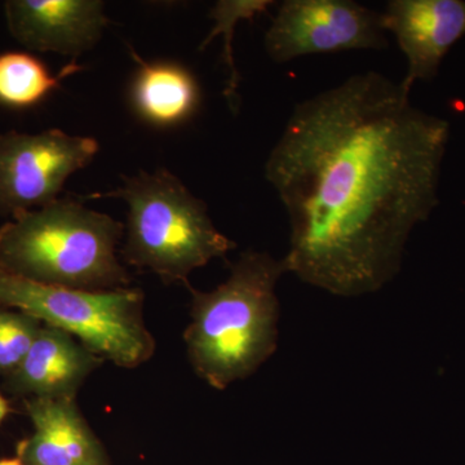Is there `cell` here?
Masks as SVG:
<instances>
[{
  "mask_svg": "<svg viewBox=\"0 0 465 465\" xmlns=\"http://www.w3.org/2000/svg\"><path fill=\"white\" fill-rule=\"evenodd\" d=\"M124 225L82 201L65 198L12 217L0 228V265L54 286L125 289L130 274L116 256Z\"/></svg>",
  "mask_w": 465,
  "mask_h": 465,
  "instance_id": "3957f363",
  "label": "cell"
},
{
  "mask_svg": "<svg viewBox=\"0 0 465 465\" xmlns=\"http://www.w3.org/2000/svg\"><path fill=\"white\" fill-rule=\"evenodd\" d=\"M26 409L35 430L24 448L27 465H105L74 400L33 399Z\"/></svg>",
  "mask_w": 465,
  "mask_h": 465,
  "instance_id": "8fae6325",
  "label": "cell"
},
{
  "mask_svg": "<svg viewBox=\"0 0 465 465\" xmlns=\"http://www.w3.org/2000/svg\"><path fill=\"white\" fill-rule=\"evenodd\" d=\"M79 70L81 66L73 61L57 75H52L33 54L5 52L0 54V105L18 110L33 108L60 88L64 78Z\"/></svg>",
  "mask_w": 465,
  "mask_h": 465,
  "instance_id": "4fadbf2b",
  "label": "cell"
},
{
  "mask_svg": "<svg viewBox=\"0 0 465 465\" xmlns=\"http://www.w3.org/2000/svg\"><path fill=\"white\" fill-rule=\"evenodd\" d=\"M286 273L283 259L247 251L215 290L201 292L189 287L192 321L183 341L193 369L208 385L225 390L273 356L280 335L275 287Z\"/></svg>",
  "mask_w": 465,
  "mask_h": 465,
  "instance_id": "7a4b0ae2",
  "label": "cell"
},
{
  "mask_svg": "<svg viewBox=\"0 0 465 465\" xmlns=\"http://www.w3.org/2000/svg\"><path fill=\"white\" fill-rule=\"evenodd\" d=\"M0 304L69 333L116 366L134 369L154 354V338L143 322V295L133 287L67 289L27 280L0 265Z\"/></svg>",
  "mask_w": 465,
  "mask_h": 465,
  "instance_id": "5b68a950",
  "label": "cell"
},
{
  "mask_svg": "<svg viewBox=\"0 0 465 465\" xmlns=\"http://www.w3.org/2000/svg\"><path fill=\"white\" fill-rule=\"evenodd\" d=\"M42 322L29 314L0 309V374L12 375L32 348Z\"/></svg>",
  "mask_w": 465,
  "mask_h": 465,
  "instance_id": "9a60e30c",
  "label": "cell"
},
{
  "mask_svg": "<svg viewBox=\"0 0 465 465\" xmlns=\"http://www.w3.org/2000/svg\"><path fill=\"white\" fill-rule=\"evenodd\" d=\"M449 137L448 121L376 72L298 104L265 163L289 216L287 272L344 298L390 283L439 204Z\"/></svg>",
  "mask_w": 465,
  "mask_h": 465,
  "instance_id": "6da1fadb",
  "label": "cell"
},
{
  "mask_svg": "<svg viewBox=\"0 0 465 465\" xmlns=\"http://www.w3.org/2000/svg\"><path fill=\"white\" fill-rule=\"evenodd\" d=\"M101 357L72 335L42 324L21 365L9 375L12 391L34 399L74 400Z\"/></svg>",
  "mask_w": 465,
  "mask_h": 465,
  "instance_id": "30bf717a",
  "label": "cell"
},
{
  "mask_svg": "<svg viewBox=\"0 0 465 465\" xmlns=\"http://www.w3.org/2000/svg\"><path fill=\"white\" fill-rule=\"evenodd\" d=\"M8 414V405L5 402V400L0 396V423H2L3 419L5 418V415Z\"/></svg>",
  "mask_w": 465,
  "mask_h": 465,
  "instance_id": "2e32d148",
  "label": "cell"
},
{
  "mask_svg": "<svg viewBox=\"0 0 465 465\" xmlns=\"http://www.w3.org/2000/svg\"><path fill=\"white\" fill-rule=\"evenodd\" d=\"M271 5H273L271 0H219L208 14V18L213 21V27L201 43L200 50H204L220 34L224 35L223 58L228 69L224 96L232 113H237L240 109L238 90H240L241 81L240 72L235 66L234 54H232V36H234L235 27L242 20L252 21L258 15L264 14Z\"/></svg>",
  "mask_w": 465,
  "mask_h": 465,
  "instance_id": "5bb4252c",
  "label": "cell"
},
{
  "mask_svg": "<svg viewBox=\"0 0 465 465\" xmlns=\"http://www.w3.org/2000/svg\"><path fill=\"white\" fill-rule=\"evenodd\" d=\"M96 139L58 128L0 134V215L15 217L58 200L72 174L99 153Z\"/></svg>",
  "mask_w": 465,
  "mask_h": 465,
  "instance_id": "8992f818",
  "label": "cell"
},
{
  "mask_svg": "<svg viewBox=\"0 0 465 465\" xmlns=\"http://www.w3.org/2000/svg\"><path fill=\"white\" fill-rule=\"evenodd\" d=\"M114 191L79 200L118 198L128 206L125 262L157 274L164 283H185L195 269L224 258L234 241L217 231L207 204L166 168L124 176Z\"/></svg>",
  "mask_w": 465,
  "mask_h": 465,
  "instance_id": "277c9868",
  "label": "cell"
},
{
  "mask_svg": "<svg viewBox=\"0 0 465 465\" xmlns=\"http://www.w3.org/2000/svg\"><path fill=\"white\" fill-rule=\"evenodd\" d=\"M9 33L27 50L76 58L99 43L110 20L100 0H9Z\"/></svg>",
  "mask_w": 465,
  "mask_h": 465,
  "instance_id": "9c48e42d",
  "label": "cell"
},
{
  "mask_svg": "<svg viewBox=\"0 0 465 465\" xmlns=\"http://www.w3.org/2000/svg\"><path fill=\"white\" fill-rule=\"evenodd\" d=\"M381 14L351 0H284L266 30L264 47L277 64L308 54L385 50Z\"/></svg>",
  "mask_w": 465,
  "mask_h": 465,
  "instance_id": "52a82bcc",
  "label": "cell"
},
{
  "mask_svg": "<svg viewBox=\"0 0 465 465\" xmlns=\"http://www.w3.org/2000/svg\"><path fill=\"white\" fill-rule=\"evenodd\" d=\"M381 18L407 58L401 82L407 92L418 81L433 79L450 48L465 35L464 0H391Z\"/></svg>",
  "mask_w": 465,
  "mask_h": 465,
  "instance_id": "ba28073f",
  "label": "cell"
},
{
  "mask_svg": "<svg viewBox=\"0 0 465 465\" xmlns=\"http://www.w3.org/2000/svg\"><path fill=\"white\" fill-rule=\"evenodd\" d=\"M0 465H24L20 459H5L0 460Z\"/></svg>",
  "mask_w": 465,
  "mask_h": 465,
  "instance_id": "e0dca14e",
  "label": "cell"
},
{
  "mask_svg": "<svg viewBox=\"0 0 465 465\" xmlns=\"http://www.w3.org/2000/svg\"><path fill=\"white\" fill-rule=\"evenodd\" d=\"M133 56L139 64L131 84L134 112L155 127H173L188 121L201 100L194 75L179 64L146 63L134 52Z\"/></svg>",
  "mask_w": 465,
  "mask_h": 465,
  "instance_id": "7c38bea8",
  "label": "cell"
}]
</instances>
